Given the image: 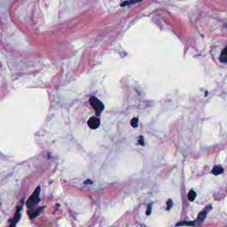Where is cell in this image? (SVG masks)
I'll list each match as a JSON object with an SVG mask.
<instances>
[{"label":"cell","instance_id":"cell-1","mask_svg":"<svg viewBox=\"0 0 227 227\" xmlns=\"http://www.w3.org/2000/svg\"><path fill=\"white\" fill-rule=\"evenodd\" d=\"M40 192L41 188L40 187H38L33 192L32 195L29 198L27 202H26V205H27L28 208H32L35 206V205H38V203L40 202Z\"/></svg>","mask_w":227,"mask_h":227},{"label":"cell","instance_id":"cell-2","mask_svg":"<svg viewBox=\"0 0 227 227\" xmlns=\"http://www.w3.org/2000/svg\"><path fill=\"white\" fill-rule=\"evenodd\" d=\"M89 101L90 105H91L92 107H93V109L95 110L96 115H99L104 109V104L95 97H90L89 99Z\"/></svg>","mask_w":227,"mask_h":227},{"label":"cell","instance_id":"cell-3","mask_svg":"<svg viewBox=\"0 0 227 227\" xmlns=\"http://www.w3.org/2000/svg\"><path fill=\"white\" fill-rule=\"evenodd\" d=\"M100 125V121L99 119L94 117L90 118L89 120L88 121V125L89 126V127L92 129H96L97 128L99 127Z\"/></svg>","mask_w":227,"mask_h":227},{"label":"cell","instance_id":"cell-4","mask_svg":"<svg viewBox=\"0 0 227 227\" xmlns=\"http://www.w3.org/2000/svg\"><path fill=\"white\" fill-rule=\"evenodd\" d=\"M21 208H22V205H21V207H18L17 208L15 214V215H14V219H13V220H12L11 221L10 226H15L16 224L18 223V221H20V216H21L20 212H21Z\"/></svg>","mask_w":227,"mask_h":227},{"label":"cell","instance_id":"cell-5","mask_svg":"<svg viewBox=\"0 0 227 227\" xmlns=\"http://www.w3.org/2000/svg\"><path fill=\"white\" fill-rule=\"evenodd\" d=\"M43 210V208H39V209H35L34 210V211H28V214L29 216V217L31 219L35 218L36 216H37L38 215H39L41 212V211Z\"/></svg>","mask_w":227,"mask_h":227},{"label":"cell","instance_id":"cell-6","mask_svg":"<svg viewBox=\"0 0 227 227\" xmlns=\"http://www.w3.org/2000/svg\"><path fill=\"white\" fill-rule=\"evenodd\" d=\"M220 60H221V62H223V63H227V45L225 48L221 52V57H220Z\"/></svg>","mask_w":227,"mask_h":227},{"label":"cell","instance_id":"cell-7","mask_svg":"<svg viewBox=\"0 0 227 227\" xmlns=\"http://www.w3.org/2000/svg\"><path fill=\"white\" fill-rule=\"evenodd\" d=\"M223 172V169L221 166H215L214 167L213 170L212 171V173L215 175H218V174H221Z\"/></svg>","mask_w":227,"mask_h":227},{"label":"cell","instance_id":"cell-8","mask_svg":"<svg viewBox=\"0 0 227 227\" xmlns=\"http://www.w3.org/2000/svg\"><path fill=\"white\" fill-rule=\"evenodd\" d=\"M195 197H196V193H195V191H193V190L189 191V194H188L189 200L190 201H193V200H195Z\"/></svg>","mask_w":227,"mask_h":227},{"label":"cell","instance_id":"cell-9","mask_svg":"<svg viewBox=\"0 0 227 227\" xmlns=\"http://www.w3.org/2000/svg\"><path fill=\"white\" fill-rule=\"evenodd\" d=\"M131 125L133 127V128H136L138 125V119L134 117L131 120Z\"/></svg>","mask_w":227,"mask_h":227},{"label":"cell","instance_id":"cell-10","mask_svg":"<svg viewBox=\"0 0 227 227\" xmlns=\"http://www.w3.org/2000/svg\"><path fill=\"white\" fill-rule=\"evenodd\" d=\"M207 212L208 211L206 212V211H203L202 212H200L199 215V218H198L200 220V221H202L203 220L205 219V217L206 216V214H207Z\"/></svg>","mask_w":227,"mask_h":227},{"label":"cell","instance_id":"cell-11","mask_svg":"<svg viewBox=\"0 0 227 227\" xmlns=\"http://www.w3.org/2000/svg\"><path fill=\"white\" fill-rule=\"evenodd\" d=\"M140 0H129V1H126L125 3H124L123 4H122L121 6H126V5H128V4H134V3H136V2H138L140 1Z\"/></svg>","mask_w":227,"mask_h":227},{"label":"cell","instance_id":"cell-12","mask_svg":"<svg viewBox=\"0 0 227 227\" xmlns=\"http://www.w3.org/2000/svg\"><path fill=\"white\" fill-rule=\"evenodd\" d=\"M172 204H173V202H172V200L171 199H169L168 201H167V210H169V209H171V207L172 206Z\"/></svg>","mask_w":227,"mask_h":227},{"label":"cell","instance_id":"cell-13","mask_svg":"<svg viewBox=\"0 0 227 227\" xmlns=\"http://www.w3.org/2000/svg\"><path fill=\"white\" fill-rule=\"evenodd\" d=\"M138 142H139L140 144L141 145H142V146H143V145H145L144 142H143V138L142 136H140V139H139V141H138Z\"/></svg>","mask_w":227,"mask_h":227},{"label":"cell","instance_id":"cell-14","mask_svg":"<svg viewBox=\"0 0 227 227\" xmlns=\"http://www.w3.org/2000/svg\"><path fill=\"white\" fill-rule=\"evenodd\" d=\"M151 211H152V205H149L147 206V214L149 215L150 213H151Z\"/></svg>","mask_w":227,"mask_h":227}]
</instances>
